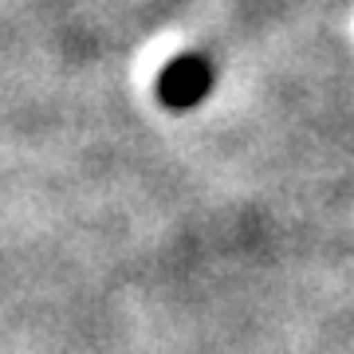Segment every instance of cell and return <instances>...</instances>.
Returning <instances> with one entry per match:
<instances>
[{
  "instance_id": "6da1fadb",
  "label": "cell",
  "mask_w": 354,
  "mask_h": 354,
  "mask_svg": "<svg viewBox=\"0 0 354 354\" xmlns=\"http://www.w3.org/2000/svg\"><path fill=\"white\" fill-rule=\"evenodd\" d=\"M213 87V67L205 55H177L174 64H165V71L158 75V99L174 111H189L209 95Z\"/></svg>"
}]
</instances>
